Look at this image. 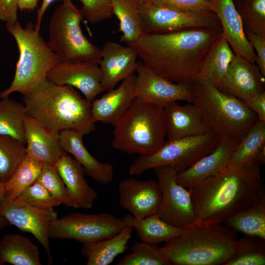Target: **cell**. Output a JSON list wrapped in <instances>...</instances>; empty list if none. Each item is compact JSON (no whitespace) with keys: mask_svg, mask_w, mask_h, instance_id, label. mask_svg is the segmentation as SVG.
Masks as SVG:
<instances>
[{"mask_svg":"<svg viewBox=\"0 0 265 265\" xmlns=\"http://www.w3.org/2000/svg\"><path fill=\"white\" fill-rule=\"evenodd\" d=\"M222 29L196 28L144 34L134 47L144 66L169 81L192 84Z\"/></svg>","mask_w":265,"mask_h":265,"instance_id":"cell-1","label":"cell"},{"mask_svg":"<svg viewBox=\"0 0 265 265\" xmlns=\"http://www.w3.org/2000/svg\"><path fill=\"white\" fill-rule=\"evenodd\" d=\"M259 166L228 162L215 174L187 188L196 221L222 223L253 205L265 192Z\"/></svg>","mask_w":265,"mask_h":265,"instance_id":"cell-2","label":"cell"},{"mask_svg":"<svg viewBox=\"0 0 265 265\" xmlns=\"http://www.w3.org/2000/svg\"><path fill=\"white\" fill-rule=\"evenodd\" d=\"M24 104L27 115L59 133L72 130L85 135L95 130L91 102L71 86L46 78L24 96Z\"/></svg>","mask_w":265,"mask_h":265,"instance_id":"cell-3","label":"cell"},{"mask_svg":"<svg viewBox=\"0 0 265 265\" xmlns=\"http://www.w3.org/2000/svg\"><path fill=\"white\" fill-rule=\"evenodd\" d=\"M238 239L237 232L223 223L195 221L160 248L172 265H226Z\"/></svg>","mask_w":265,"mask_h":265,"instance_id":"cell-4","label":"cell"},{"mask_svg":"<svg viewBox=\"0 0 265 265\" xmlns=\"http://www.w3.org/2000/svg\"><path fill=\"white\" fill-rule=\"evenodd\" d=\"M191 85V103L206 124L220 137L239 142L258 119L243 101L207 80L197 78Z\"/></svg>","mask_w":265,"mask_h":265,"instance_id":"cell-5","label":"cell"},{"mask_svg":"<svg viewBox=\"0 0 265 265\" xmlns=\"http://www.w3.org/2000/svg\"><path fill=\"white\" fill-rule=\"evenodd\" d=\"M114 127V149L129 155L149 156L165 141L163 107L136 97Z\"/></svg>","mask_w":265,"mask_h":265,"instance_id":"cell-6","label":"cell"},{"mask_svg":"<svg viewBox=\"0 0 265 265\" xmlns=\"http://www.w3.org/2000/svg\"><path fill=\"white\" fill-rule=\"evenodd\" d=\"M34 26L29 22L23 27L18 20L6 24L7 31L17 43L19 57L13 80L10 86L0 92L1 99L14 92L28 95L60 61Z\"/></svg>","mask_w":265,"mask_h":265,"instance_id":"cell-7","label":"cell"},{"mask_svg":"<svg viewBox=\"0 0 265 265\" xmlns=\"http://www.w3.org/2000/svg\"><path fill=\"white\" fill-rule=\"evenodd\" d=\"M83 18L80 9L71 0L63 2L52 14L48 26L49 48L60 61L99 63L101 49L83 34L80 23Z\"/></svg>","mask_w":265,"mask_h":265,"instance_id":"cell-8","label":"cell"},{"mask_svg":"<svg viewBox=\"0 0 265 265\" xmlns=\"http://www.w3.org/2000/svg\"><path fill=\"white\" fill-rule=\"evenodd\" d=\"M220 136L213 132L209 133L165 141L154 153L140 156L129 167L132 175H139L160 166H173L178 172L186 169L199 159L213 151Z\"/></svg>","mask_w":265,"mask_h":265,"instance_id":"cell-9","label":"cell"},{"mask_svg":"<svg viewBox=\"0 0 265 265\" xmlns=\"http://www.w3.org/2000/svg\"><path fill=\"white\" fill-rule=\"evenodd\" d=\"M122 218L110 213L73 212L53 220L50 238L74 239L81 243L111 238L128 227Z\"/></svg>","mask_w":265,"mask_h":265,"instance_id":"cell-10","label":"cell"},{"mask_svg":"<svg viewBox=\"0 0 265 265\" xmlns=\"http://www.w3.org/2000/svg\"><path fill=\"white\" fill-rule=\"evenodd\" d=\"M145 34L163 33L196 28L222 29L212 11L193 12L179 10L150 0L137 5Z\"/></svg>","mask_w":265,"mask_h":265,"instance_id":"cell-11","label":"cell"},{"mask_svg":"<svg viewBox=\"0 0 265 265\" xmlns=\"http://www.w3.org/2000/svg\"><path fill=\"white\" fill-rule=\"evenodd\" d=\"M162 194L157 214L174 226L186 228L196 221L193 203L189 189L177 181L178 170L173 166L154 169Z\"/></svg>","mask_w":265,"mask_h":265,"instance_id":"cell-12","label":"cell"},{"mask_svg":"<svg viewBox=\"0 0 265 265\" xmlns=\"http://www.w3.org/2000/svg\"><path fill=\"white\" fill-rule=\"evenodd\" d=\"M0 215L9 225L33 235L46 251L51 263L49 228L51 222L57 218V213L53 208H38L26 204L18 198L9 200L3 196L0 204Z\"/></svg>","mask_w":265,"mask_h":265,"instance_id":"cell-13","label":"cell"},{"mask_svg":"<svg viewBox=\"0 0 265 265\" xmlns=\"http://www.w3.org/2000/svg\"><path fill=\"white\" fill-rule=\"evenodd\" d=\"M135 72L136 97L138 100L162 107L178 101L191 102V84L169 81L146 67L141 60Z\"/></svg>","mask_w":265,"mask_h":265,"instance_id":"cell-14","label":"cell"},{"mask_svg":"<svg viewBox=\"0 0 265 265\" xmlns=\"http://www.w3.org/2000/svg\"><path fill=\"white\" fill-rule=\"evenodd\" d=\"M46 78L56 84L79 89L90 102L105 91L101 86L99 65L94 62L59 61L49 72Z\"/></svg>","mask_w":265,"mask_h":265,"instance_id":"cell-15","label":"cell"},{"mask_svg":"<svg viewBox=\"0 0 265 265\" xmlns=\"http://www.w3.org/2000/svg\"><path fill=\"white\" fill-rule=\"evenodd\" d=\"M118 202L135 218L141 219L157 214L162 199L158 181L128 178L118 185Z\"/></svg>","mask_w":265,"mask_h":265,"instance_id":"cell-16","label":"cell"},{"mask_svg":"<svg viewBox=\"0 0 265 265\" xmlns=\"http://www.w3.org/2000/svg\"><path fill=\"white\" fill-rule=\"evenodd\" d=\"M138 57L135 48L114 41H107L101 49L99 63L101 72V86L105 91L115 88L119 82L136 71Z\"/></svg>","mask_w":265,"mask_h":265,"instance_id":"cell-17","label":"cell"},{"mask_svg":"<svg viewBox=\"0 0 265 265\" xmlns=\"http://www.w3.org/2000/svg\"><path fill=\"white\" fill-rule=\"evenodd\" d=\"M265 76L258 66L235 55L223 80L220 90L243 102L265 91Z\"/></svg>","mask_w":265,"mask_h":265,"instance_id":"cell-18","label":"cell"},{"mask_svg":"<svg viewBox=\"0 0 265 265\" xmlns=\"http://www.w3.org/2000/svg\"><path fill=\"white\" fill-rule=\"evenodd\" d=\"M135 81L133 74L123 80L116 88L94 99L91 107L94 121L114 126L136 98Z\"/></svg>","mask_w":265,"mask_h":265,"instance_id":"cell-19","label":"cell"},{"mask_svg":"<svg viewBox=\"0 0 265 265\" xmlns=\"http://www.w3.org/2000/svg\"><path fill=\"white\" fill-rule=\"evenodd\" d=\"M212 11L221 25L222 33L236 55L255 63L257 55L248 41L233 0H211Z\"/></svg>","mask_w":265,"mask_h":265,"instance_id":"cell-20","label":"cell"},{"mask_svg":"<svg viewBox=\"0 0 265 265\" xmlns=\"http://www.w3.org/2000/svg\"><path fill=\"white\" fill-rule=\"evenodd\" d=\"M24 124L26 156L54 165L65 152L60 144V133L27 114Z\"/></svg>","mask_w":265,"mask_h":265,"instance_id":"cell-21","label":"cell"},{"mask_svg":"<svg viewBox=\"0 0 265 265\" xmlns=\"http://www.w3.org/2000/svg\"><path fill=\"white\" fill-rule=\"evenodd\" d=\"M163 114L168 141L213 132L191 103L184 105L177 102L169 103L163 107Z\"/></svg>","mask_w":265,"mask_h":265,"instance_id":"cell-22","label":"cell"},{"mask_svg":"<svg viewBox=\"0 0 265 265\" xmlns=\"http://www.w3.org/2000/svg\"><path fill=\"white\" fill-rule=\"evenodd\" d=\"M238 142L220 137L215 149L189 168L178 172L177 181L186 188L194 186L215 174L229 162Z\"/></svg>","mask_w":265,"mask_h":265,"instance_id":"cell-23","label":"cell"},{"mask_svg":"<svg viewBox=\"0 0 265 265\" xmlns=\"http://www.w3.org/2000/svg\"><path fill=\"white\" fill-rule=\"evenodd\" d=\"M66 187L73 208L89 209L98 196L85 179L82 166L65 151L54 165Z\"/></svg>","mask_w":265,"mask_h":265,"instance_id":"cell-24","label":"cell"},{"mask_svg":"<svg viewBox=\"0 0 265 265\" xmlns=\"http://www.w3.org/2000/svg\"><path fill=\"white\" fill-rule=\"evenodd\" d=\"M83 136L75 131H62L59 135L61 145L82 166L86 174L100 184L106 185L113 181L114 166L109 163L101 162L94 158L84 145Z\"/></svg>","mask_w":265,"mask_h":265,"instance_id":"cell-25","label":"cell"},{"mask_svg":"<svg viewBox=\"0 0 265 265\" xmlns=\"http://www.w3.org/2000/svg\"><path fill=\"white\" fill-rule=\"evenodd\" d=\"M133 228L128 226L116 235L98 240L82 243L80 252L87 265H108L128 248Z\"/></svg>","mask_w":265,"mask_h":265,"instance_id":"cell-26","label":"cell"},{"mask_svg":"<svg viewBox=\"0 0 265 265\" xmlns=\"http://www.w3.org/2000/svg\"><path fill=\"white\" fill-rule=\"evenodd\" d=\"M122 218L127 225L134 229L141 241L156 245L178 236L185 228L167 223L157 214L141 219L136 218L130 214Z\"/></svg>","mask_w":265,"mask_h":265,"instance_id":"cell-27","label":"cell"},{"mask_svg":"<svg viewBox=\"0 0 265 265\" xmlns=\"http://www.w3.org/2000/svg\"><path fill=\"white\" fill-rule=\"evenodd\" d=\"M235 54L222 33L206 56L197 78L204 79L218 89Z\"/></svg>","mask_w":265,"mask_h":265,"instance_id":"cell-28","label":"cell"},{"mask_svg":"<svg viewBox=\"0 0 265 265\" xmlns=\"http://www.w3.org/2000/svg\"><path fill=\"white\" fill-rule=\"evenodd\" d=\"M41 265L38 247L27 237L8 234L0 240V265Z\"/></svg>","mask_w":265,"mask_h":265,"instance_id":"cell-29","label":"cell"},{"mask_svg":"<svg viewBox=\"0 0 265 265\" xmlns=\"http://www.w3.org/2000/svg\"><path fill=\"white\" fill-rule=\"evenodd\" d=\"M222 223L237 233L265 239V192L251 206Z\"/></svg>","mask_w":265,"mask_h":265,"instance_id":"cell-30","label":"cell"},{"mask_svg":"<svg viewBox=\"0 0 265 265\" xmlns=\"http://www.w3.org/2000/svg\"><path fill=\"white\" fill-rule=\"evenodd\" d=\"M113 15L119 22L120 41L129 45L145 34L137 4L131 0H111Z\"/></svg>","mask_w":265,"mask_h":265,"instance_id":"cell-31","label":"cell"},{"mask_svg":"<svg viewBox=\"0 0 265 265\" xmlns=\"http://www.w3.org/2000/svg\"><path fill=\"white\" fill-rule=\"evenodd\" d=\"M265 148V123L258 119L238 143L229 162L251 165L257 162L261 151Z\"/></svg>","mask_w":265,"mask_h":265,"instance_id":"cell-32","label":"cell"},{"mask_svg":"<svg viewBox=\"0 0 265 265\" xmlns=\"http://www.w3.org/2000/svg\"><path fill=\"white\" fill-rule=\"evenodd\" d=\"M24 103L8 97L0 101V134L13 137L26 144Z\"/></svg>","mask_w":265,"mask_h":265,"instance_id":"cell-33","label":"cell"},{"mask_svg":"<svg viewBox=\"0 0 265 265\" xmlns=\"http://www.w3.org/2000/svg\"><path fill=\"white\" fill-rule=\"evenodd\" d=\"M43 162L26 156L4 183V197L13 200L37 181Z\"/></svg>","mask_w":265,"mask_h":265,"instance_id":"cell-34","label":"cell"},{"mask_svg":"<svg viewBox=\"0 0 265 265\" xmlns=\"http://www.w3.org/2000/svg\"><path fill=\"white\" fill-rule=\"evenodd\" d=\"M265 265V239L244 235L238 238L234 257L226 265Z\"/></svg>","mask_w":265,"mask_h":265,"instance_id":"cell-35","label":"cell"},{"mask_svg":"<svg viewBox=\"0 0 265 265\" xmlns=\"http://www.w3.org/2000/svg\"><path fill=\"white\" fill-rule=\"evenodd\" d=\"M26 144L0 134V183H5L26 157Z\"/></svg>","mask_w":265,"mask_h":265,"instance_id":"cell-36","label":"cell"},{"mask_svg":"<svg viewBox=\"0 0 265 265\" xmlns=\"http://www.w3.org/2000/svg\"><path fill=\"white\" fill-rule=\"evenodd\" d=\"M132 252L126 255L117 265H170L168 257L156 244L134 241L131 247Z\"/></svg>","mask_w":265,"mask_h":265,"instance_id":"cell-37","label":"cell"},{"mask_svg":"<svg viewBox=\"0 0 265 265\" xmlns=\"http://www.w3.org/2000/svg\"><path fill=\"white\" fill-rule=\"evenodd\" d=\"M243 27L265 36V0H233Z\"/></svg>","mask_w":265,"mask_h":265,"instance_id":"cell-38","label":"cell"},{"mask_svg":"<svg viewBox=\"0 0 265 265\" xmlns=\"http://www.w3.org/2000/svg\"><path fill=\"white\" fill-rule=\"evenodd\" d=\"M37 181L56 200L67 207H73L65 185L54 165L43 163Z\"/></svg>","mask_w":265,"mask_h":265,"instance_id":"cell-39","label":"cell"},{"mask_svg":"<svg viewBox=\"0 0 265 265\" xmlns=\"http://www.w3.org/2000/svg\"><path fill=\"white\" fill-rule=\"evenodd\" d=\"M16 198L26 204L41 209H52L61 204L37 181Z\"/></svg>","mask_w":265,"mask_h":265,"instance_id":"cell-40","label":"cell"},{"mask_svg":"<svg viewBox=\"0 0 265 265\" xmlns=\"http://www.w3.org/2000/svg\"><path fill=\"white\" fill-rule=\"evenodd\" d=\"M83 18L92 24L110 19L113 15L111 0H79Z\"/></svg>","mask_w":265,"mask_h":265,"instance_id":"cell-41","label":"cell"},{"mask_svg":"<svg viewBox=\"0 0 265 265\" xmlns=\"http://www.w3.org/2000/svg\"><path fill=\"white\" fill-rule=\"evenodd\" d=\"M186 12L212 11L211 0H151ZM213 12V11H212Z\"/></svg>","mask_w":265,"mask_h":265,"instance_id":"cell-42","label":"cell"},{"mask_svg":"<svg viewBox=\"0 0 265 265\" xmlns=\"http://www.w3.org/2000/svg\"><path fill=\"white\" fill-rule=\"evenodd\" d=\"M245 36L257 55V66L265 77V36L255 34L244 27Z\"/></svg>","mask_w":265,"mask_h":265,"instance_id":"cell-43","label":"cell"},{"mask_svg":"<svg viewBox=\"0 0 265 265\" xmlns=\"http://www.w3.org/2000/svg\"><path fill=\"white\" fill-rule=\"evenodd\" d=\"M18 0H0V21L5 24L18 21Z\"/></svg>","mask_w":265,"mask_h":265,"instance_id":"cell-44","label":"cell"},{"mask_svg":"<svg viewBox=\"0 0 265 265\" xmlns=\"http://www.w3.org/2000/svg\"><path fill=\"white\" fill-rule=\"evenodd\" d=\"M257 115L258 120L265 123V92L244 102Z\"/></svg>","mask_w":265,"mask_h":265,"instance_id":"cell-45","label":"cell"},{"mask_svg":"<svg viewBox=\"0 0 265 265\" xmlns=\"http://www.w3.org/2000/svg\"><path fill=\"white\" fill-rule=\"evenodd\" d=\"M57 0H43L41 6L37 11L36 21L34 24L35 29L39 32L43 16L48 7L53 1ZM63 2L69 1L71 0H59Z\"/></svg>","mask_w":265,"mask_h":265,"instance_id":"cell-46","label":"cell"},{"mask_svg":"<svg viewBox=\"0 0 265 265\" xmlns=\"http://www.w3.org/2000/svg\"><path fill=\"white\" fill-rule=\"evenodd\" d=\"M39 0H18L19 10L20 11L34 10L38 6Z\"/></svg>","mask_w":265,"mask_h":265,"instance_id":"cell-47","label":"cell"},{"mask_svg":"<svg viewBox=\"0 0 265 265\" xmlns=\"http://www.w3.org/2000/svg\"><path fill=\"white\" fill-rule=\"evenodd\" d=\"M5 194L4 183H0V204ZM8 222L0 215V232L9 225Z\"/></svg>","mask_w":265,"mask_h":265,"instance_id":"cell-48","label":"cell"},{"mask_svg":"<svg viewBox=\"0 0 265 265\" xmlns=\"http://www.w3.org/2000/svg\"><path fill=\"white\" fill-rule=\"evenodd\" d=\"M131 0L133 1V2H134L138 5H139V4H141L142 3L147 2L151 0Z\"/></svg>","mask_w":265,"mask_h":265,"instance_id":"cell-49","label":"cell"},{"mask_svg":"<svg viewBox=\"0 0 265 265\" xmlns=\"http://www.w3.org/2000/svg\"><path fill=\"white\" fill-rule=\"evenodd\" d=\"M212 1V0H211Z\"/></svg>","mask_w":265,"mask_h":265,"instance_id":"cell-50","label":"cell"}]
</instances>
